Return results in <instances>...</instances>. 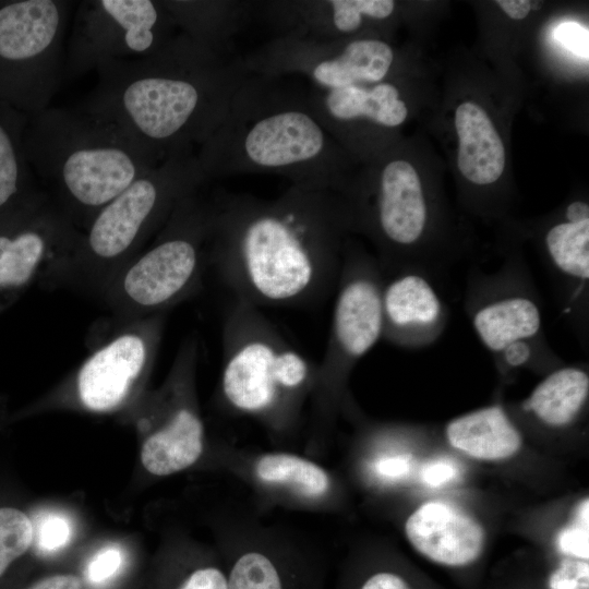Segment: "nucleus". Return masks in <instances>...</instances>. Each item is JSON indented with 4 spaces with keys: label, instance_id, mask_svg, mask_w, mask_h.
<instances>
[{
    "label": "nucleus",
    "instance_id": "f257e3e1",
    "mask_svg": "<svg viewBox=\"0 0 589 589\" xmlns=\"http://www.w3.org/2000/svg\"><path fill=\"white\" fill-rule=\"evenodd\" d=\"M209 267L233 299L311 306L334 293L352 214L337 191L290 185L281 195L215 197Z\"/></svg>",
    "mask_w": 589,
    "mask_h": 589
},
{
    "label": "nucleus",
    "instance_id": "f03ea898",
    "mask_svg": "<svg viewBox=\"0 0 589 589\" xmlns=\"http://www.w3.org/2000/svg\"><path fill=\"white\" fill-rule=\"evenodd\" d=\"M81 109L112 122L159 161L194 153L216 131L248 79L244 59L177 33L146 57L96 70Z\"/></svg>",
    "mask_w": 589,
    "mask_h": 589
},
{
    "label": "nucleus",
    "instance_id": "7ed1b4c3",
    "mask_svg": "<svg viewBox=\"0 0 589 589\" xmlns=\"http://www.w3.org/2000/svg\"><path fill=\"white\" fill-rule=\"evenodd\" d=\"M195 155L207 181L265 173L291 185L341 190L334 136L317 117L309 89L281 76L251 73Z\"/></svg>",
    "mask_w": 589,
    "mask_h": 589
},
{
    "label": "nucleus",
    "instance_id": "20e7f679",
    "mask_svg": "<svg viewBox=\"0 0 589 589\" xmlns=\"http://www.w3.org/2000/svg\"><path fill=\"white\" fill-rule=\"evenodd\" d=\"M24 151L45 192L81 231L160 163L121 128L81 108L28 116Z\"/></svg>",
    "mask_w": 589,
    "mask_h": 589
},
{
    "label": "nucleus",
    "instance_id": "39448f33",
    "mask_svg": "<svg viewBox=\"0 0 589 589\" xmlns=\"http://www.w3.org/2000/svg\"><path fill=\"white\" fill-rule=\"evenodd\" d=\"M207 179L195 153L170 156L101 207L81 232L68 283L98 296Z\"/></svg>",
    "mask_w": 589,
    "mask_h": 589
},
{
    "label": "nucleus",
    "instance_id": "423d86ee",
    "mask_svg": "<svg viewBox=\"0 0 589 589\" xmlns=\"http://www.w3.org/2000/svg\"><path fill=\"white\" fill-rule=\"evenodd\" d=\"M220 392L233 410L275 426L293 420L314 387L317 365L293 347L259 308L233 299L221 328Z\"/></svg>",
    "mask_w": 589,
    "mask_h": 589
},
{
    "label": "nucleus",
    "instance_id": "0eeeda50",
    "mask_svg": "<svg viewBox=\"0 0 589 589\" xmlns=\"http://www.w3.org/2000/svg\"><path fill=\"white\" fill-rule=\"evenodd\" d=\"M213 204L201 189L181 201L154 239L100 292L119 321L166 313L196 294L209 267Z\"/></svg>",
    "mask_w": 589,
    "mask_h": 589
},
{
    "label": "nucleus",
    "instance_id": "6e6552de",
    "mask_svg": "<svg viewBox=\"0 0 589 589\" xmlns=\"http://www.w3.org/2000/svg\"><path fill=\"white\" fill-rule=\"evenodd\" d=\"M72 1H0V101L26 116L49 107L64 79Z\"/></svg>",
    "mask_w": 589,
    "mask_h": 589
},
{
    "label": "nucleus",
    "instance_id": "1a4fd4ad",
    "mask_svg": "<svg viewBox=\"0 0 589 589\" xmlns=\"http://www.w3.org/2000/svg\"><path fill=\"white\" fill-rule=\"evenodd\" d=\"M177 29L160 0L81 1L68 40L64 79L154 53Z\"/></svg>",
    "mask_w": 589,
    "mask_h": 589
},
{
    "label": "nucleus",
    "instance_id": "9d476101",
    "mask_svg": "<svg viewBox=\"0 0 589 589\" xmlns=\"http://www.w3.org/2000/svg\"><path fill=\"white\" fill-rule=\"evenodd\" d=\"M382 286L380 262L346 249L313 387L322 416L329 412L351 369L383 338Z\"/></svg>",
    "mask_w": 589,
    "mask_h": 589
},
{
    "label": "nucleus",
    "instance_id": "9b49d317",
    "mask_svg": "<svg viewBox=\"0 0 589 589\" xmlns=\"http://www.w3.org/2000/svg\"><path fill=\"white\" fill-rule=\"evenodd\" d=\"M393 61L392 47L380 39H353L337 45L335 39L296 36H276L244 59L253 74L300 75L318 89L382 82Z\"/></svg>",
    "mask_w": 589,
    "mask_h": 589
},
{
    "label": "nucleus",
    "instance_id": "f8f14e48",
    "mask_svg": "<svg viewBox=\"0 0 589 589\" xmlns=\"http://www.w3.org/2000/svg\"><path fill=\"white\" fill-rule=\"evenodd\" d=\"M521 266L477 277L468 300L472 328L484 348L509 369L550 356L542 339V310Z\"/></svg>",
    "mask_w": 589,
    "mask_h": 589
},
{
    "label": "nucleus",
    "instance_id": "ddd939ff",
    "mask_svg": "<svg viewBox=\"0 0 589 589\" xmlns=\"http://www.w3.org/2000/svg\"><path fill=\"white\" fill-rule=\"evenodd\" d=\"M166 313L120 321L76 370L73 395L85 410H118L149 373L163 337Z\"/></svg>",
    "mask_w": 589,
    "mask_h": 589
},
{
    "label": "nucleus",
    "instance_id": "4468645a",
    "mask_svg": "<svg viewBox=\"0 0 589 589\" xmlns=\"http://www.w3.org/2000/svg\"><path fill=\"white\" fill-rule=\"evenodd\" d=\"M373 202L371 225L382 245L383 273L400 269L404 253L421 241L428 225V204L413 166L393 159L381 169Z\"/></svg>",
    "mask_w": 589,
    "mask_h": 589
},
{
    "label": "nucleus",
    "instance_id": "2eb2a0df",
    "mask_svg": "<svg viewBox=\"0 0 589 589\" xmlns=\"http://www.w3.org/2000/svg\"><path fill=\"white\" fill-rule=\"evenodd\" d=\"M383 338L417 348L434 341L445 327L446 309L428 274L402 268L383 273Z\"/></svg>",
    "mask_w": 589,
    "mask_h": 589
},
{
    "label": "nucleus",
    "instance_id": "dca6fc26",
    "mask_svg": "<svg viewBox=\"0 0 589 589\" xmlns=\"http://www.w3.org/2000/svg\"><path fill=\"white\" fill-rule=\"evenodd\" d=\"M265 19L277 36L333 40L336 34H351L364 17L385 20L395 10L392 0H328L261 2Z\"/></svg>",
    "mask_w": 589,
    "mask_h": 589
},
{
    "label": "nucleus",
    "instance_id": "f3484780",
    "mask_svg": "<svg viewBox=\"0 0 589 589\" xmlns=\"http://www.w3.org/2000/svg\"><path fill=\"white\" fill-rule=\"evenodd\" d=\"M410 544L426 558L446 566H465L481 555L483 527L459 507L443 501H429L406 520Z\"/></svg>",
    "mask_w": 589,
    "mask_h": 589
},
{
    "label": "nucleus",
    "instance_id": "a211bd4d",
    "mask_svg": "<svg viewBox=\"0 0 589 589\" xmlns=\"http://www.w3.org/2000/svg\"><path fill=\"white\" fill-rule=\"evenodd\" d=\"M309 95L317 117L330 134L356 121H369L385 128L398 127L408 115L398 88L383 81L372 86L350 85L337 89L311 87Z\"/></svg>",
    "mask_w": 589,
    "mask_h": 589
},
{
    "label": "nucleus",
    "instance_id": "6ab92c4d",
    "mask_svg": "<svg viewBox=\"0 0 589 589\" xmlns=\"http://www.w3.org/2000/svg\"><path fill=\"white\" fill-rule=\"evenodd\" d=\"M459 147L457 164L462 176L478 185L500 179L505 167L504 144L485 110L466 101L455 112Z\"/></svg>",
    "mask_w": 589,
    "mask_h": 589
},
{
    "label": "nucleus",
    "instance_id": "aec40b11",
    "mask_svg": "<svg viewBox=\"0 0 589 589\" xmlns=\"http://www.w3.org/2000/svg\"><path fill=\"white\" fill-rule=\"evenodd\" d=\"M445 434L454 448L482 460L507 459L522 445L520 432L498 405L455 418Z\"/></svg>",
    "mask_w": 589,
    "mask_h": 589
},
{
    "label": "nucleus",
    "instance_id": "412c9836",
    "mask_svg": "<svg viewBox=\"0 0 589 589\" xmlns=\"http://www.w3.org/2000/svg\"><path fill=\"white\" fill-rule=\"evenodd\" d=\"M225 569L228 589H320L314 569L264 549L238 552Z\"/></svg>",
    "mask_w": 589,
    "mask_h": 589
},
{
    "label": "nucleus",
    "instance_id": "4be33fe9",
    "mask_svg": "<svg viewBox=\"0 0 589 589\" xmlns=\"http://www.w3.org/2000/svg\"><path fill=\"white\" fill-rule=\"evenodd\" d=\"M176 27L195 41L219 52L250 13L253 3L238 1L165 0Z\"/></svg>",
    "mask_w": 589,
    "mask_h": 589
},
{
    "label": "nucleus",
    "instance_id": "5701e85b",
    "mask_svg": "<svg viewBox=\"0 0 589 589\" xmlns=\"http://www.w3.org/2000/svg\"><path fill=\"white\" fill-rule=\"evenodd\" d=\"M27 118L0 101V218L40 191L24 151Z\"/></svg>",
    "mask_w": 589,
    "mask_h": 589
},
{
    "label": "nucleus",
    "instance_id": "b1692460",
    "mask_svg": "<svg viewBox=\"0 0 589 589\" xmlns=\"http://www.w3.org/2000/svg\"><path fill=\"white\" fill-rule=\"evenodd\" d=\"M589 395V375L579 366L566 365L549 373L524 402V409L542 423L563 428L576 420Z\"/></svg>",
    "mask_w": 589,
    "mask_h": 589
},
{
    "label": "nucleus",
    "instance_id": "393cba45",
    "mask_svg": "<svg viewBox=\"0 0 589 589\" xmlns=\"http://www.w3.org/2000/svg\"><path fill=\"white\" fill-rule=\"evenodd\" d=\"M544 243L552 272L582 293L589 280V219L554 225Z\"/></svg>",
    "mask_w": 589,
    "mask_h": 589
},
{
    "label": "nucleus",
    "instance_id": "a878e982",
    "mask_svg": "<svg viewBox=\"0 0 589 589\" xmlns=\"http://www.w3.org/2000/svg\"><path fill=\"white\" fill-rule=\"evenodd\" d=\"M256 477L264 483L286 485L306 497H321L330 488V478L317 464L289 453H268L255 462Z\"/></svg>",
    "mask_w": 589,
    "mask_h": 589
},
{
    "label": "nucleus",
    "instance_id": "bb28decb",
    "mask_svg": "<svg viewBox=\"0 0 589 589\" xmlns=\"http://www.w3.org/2000/svg\"><path fill=\"white\" fill-rule=\"evenodd\" d=\"M143 589H228V581L225 567L201 561L169 565Z\"/></svg>",
    "mask_w": 589,
    "mask_h": 589
},
{
    "label": "nucleus",
    "instance_id": "cd10ccee",
    "mask_svg": "<svg viewBox=\"0 0 589 589\" xmlns=\"http://www.w3.org/2000/svg\"><path fill=\"white\" fill-rule=\"evenodd\" d=\"M33 539L34 526L25 513L14 507H0V578L28 551Z\"/></svg>",
    "mask_w": 589,
    "mask_h": 589
},
{
    "label": "nucleus",
    "instance_id": "c85d7f7f",
    "mask_svg": "<svg viewBox=\"0 0 589 589\" xmlns=\"http://www.w3.org/2000/svg\"><path fill=\"white\" fill-rule=\"evenodd\" d=\"M588 517L589 502L585 498L575 507L570 524L557 534L556 543L562 553L579 560H588Z\"/></svg>",
    "mask_w": 589,
    "mask_h": 589
},
{
    "label": "nucleus",
    "instance_id": "c756f323",
    "mask_svg": "<svg viewBox=\"0 0 589 589\" xmlns=\"http://www.w3.org/2000/svg\"><path fill=\"white\" fill-rule=\"evenodd\" d=\"M70 521L60 514H46L34 527V539L38 553L50 556L63 550L71 541Z\"/></svg>",
    "mask_w": 589,
    "mask_h": 589
},
{
    "label": "nucleus",
    "instance_id": "7c9ffc66",
    "mask_svg": "<svg viewBox=\"0 0 589 589\" xmlns=\"http://www.w3.org/2000/svg\"><path fill=\"white\" fill-rule=\"evenodd\" d=\"M589 565L584 560H563L549 578L550 589H588Z\"/></svg>",
    "mask_w": 589,
    "mask_h": 589
},
{
    "label": "nucleus",
    "instance_id": "2f4dec72",
    "mask_svg": "<svg viewBox=\"0 0 589 589\" xmlns=\"http://www.w3.org/2000/svg\"><path fill=\"white\" fill-rule=\"evenodd\" d=\"M556 39L573 53L588 59V31L576 22H564L555 29Z\"/></svg>",
    "mask_w": 589,
    "mask_h": 589
},
{
    "label": "nucleus",
    "instance_id": "473e14b6",
    "mask_svg": "<svg viewBox=\"0 0 589 589\" xmlns=\"http://www.w3.org/2000/svg\"><path fill=\"white\" fill-rule=\"evenodd\" d=\"M23 589H87L76 572L57 570L39 576Z\"/></svg>",
    "mask_w": 589,
    "mask_h": 589
},
{
    "label": "nucleus",
    "instance_id": "72a5a7b5",
    "mask_svg": "<svg viewBox=\"0 0 589 589\" xmlns=\"http://www.w3.org/2000/svg\"><path fill=\"white\" fill-rule=\"evenodd\" d=\"M359 589H410V587L398 574L380 570L366 577Z\"/></svg>",
    "mask_w": 589,
    "mask_h": 589
},
{
    "label": "nucleus",
    "instance_id": "f704fd0d",
    "mask_svg": "<svg viewBox=\"0 0 589 589\" xmlns=\"http://www.w3.org/2000/svg\"><path fill=\"white\" fill-rule=\"evenodd\" d=\"M456 474L454 465L446 460H437L428 464L422 470V479L425 483L432 486H438Z\"/></svg>",
    "mask_w": 589,
    "mask_h": 589
},
{
    "label": "nucleus",
    "instance_id": "c9c22d12",
    "mask_svg": "<svg viewBox=\"0 0 589 589\" xmlns=\"http://www.w3.org/2000/svg\"><path fill=\"white\" fill-rule=\"evenodd\" d=\"M375 471L383 478L398 479L409 471V461L400 456L383 457L376 461Z\"/></svg>",
    "mask_w": 589,
    "mask_h": 589
},
{
    "label": "nucleus",
    "instance_id": "e433bc0d",
    "mask_svg": "<svg viewBox=\"0 0 589 589\" xmlns=\"http://www.w3.org/2000/svg\"><path fill=\"white\" fill-rule=\"evenodd\" d=\"M496 3L514 20L525 19L529 11L534 8L533 2L527 0H498Z\"/></svg>",
    "mask_w": 589,
    "mask_h": 589
},
{
    "label": "nucleus",
    "instance_id": "4c0bfd02",
    "mask_svg": "<svg viewBox=\"0 0 589 589\" xmlns=\"http://www.w3.org/2000/svg\"><path fill=\"white\" fill-rule=\"evenodd\" d=\"M565 217L569 221H581L589 219V206L585 202L576 201L566 208Z\"/></svg>",
    "mask_w": 589,
    "mask_h": 589
}]
</instances>
